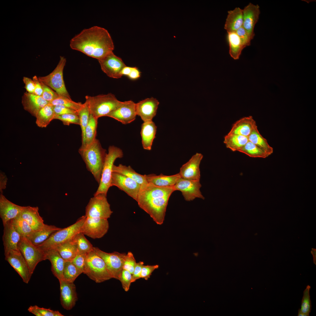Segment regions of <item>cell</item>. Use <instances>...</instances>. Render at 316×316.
Segmentation results:
<instances>
[{"mask_svg": "<svg viewBox=\"0 0 316 316\" xmlns=\"http://www.w3.org/2000/svg\"><path fill=\"white\" fill-rule=\"evenodd\" d=\"M70 45L72 49L98 60L113 52L114 49L108 31L96 26L83 30L71 39Z\"/></svg>", "mask_w": 316, "mask_h": 316, "instance_id": "obj_1", "label": "cell"}, {"mask_svg": "<svg viewBox=\"0 0 316 316\" xmlns=\"http://www.w3.org/2000/svg\"><path fill=\"white\" fill-rule=\"evenodd\" d=\"M174 187H160L148 183L141 186L136 201L139 207L158 225L164 221L168 202Z\"/></svg>", "mask_w": 316, "mask_h": 316, "instance_id": "obj_2", "label": "cell"}, {"mask_svg": "<svg viewBox=\"0 0 316 316\" xmlns=\"http://www.w3.org/2000/svg\"><path fill=\"white\" fill-rule=\"evenodd\" d=\"M78 152L85 164L87 169L99 184L107 154L106 150L102 147L99 141L96 139L89 145L80 147Z\"/></svg>", "mask_w": 316, "mask_h": 316, "instance_id": "obj_3", "label": "cell"}, {"mask_svg": "<svg viewBox=\"0 0 316 316\" xmlns=\"http://www.w3.org/2000/svg\"><path fill=\"white\" fill-rule=\"evenodd\" d=\"M85 98L90 114L98 119L101 117L107 116L121 102L111 93L94 96L86 95Z\"/></svg>", "mask_w": 316, "mask_h": 316, "instance_id": "obj_4", "label": "cell"}, {"mask_svg": "<svg viewBox=\"0 0 316 316\" xmlns=\"http://www.w3.org/2000/svg\"><path fill=\"white\" fill-rule=\"evenodd\" d=\"M86 217L85 215L82 216L73 224L61 229L53 233L48 239L38 246L44 250L54 248L72 240L78 233L81 232Z\"/></svg>", "mask_w": 316, "mask_h": 316, "instance_id": "obj_5", "label": "cell"}, {"mask_svg": "<svg viewBox=\"0 0 316 316\" xmlns=\"http://www.w3.org/2000/svg\"><path fill=\"white\" fill-rule=\"evenodd\" d=\"M83 273L97 283L112 278L103 260L94 250L87 254Z\"/></svg>", "mask_w": 316, "mask_h": 316, "instance_id": "obj_6", "label": "cell"}, {"mask_svg": "<svg viewBox=\"0 0 316 316\" xmlns=\"http://www.w3.org/2000/svg\"><path fill=\"white\" fill-rule=\"evenodd\" d=\"M123 156V152L120 148L114 146H110L107 153L104 164L101 178L98 188L94 196L99 193L107 195L109 188L112 186L111 177L112 169L115 160Z\"/></svg>", "mask_w": 316, "mask_h": 316, "instance_id": "obj_7", "label": "cell"}, {"mask_svg": "<svg viewBox=\"0 0 316 316\" xmlns=\"http://www.w3.org/2000/svg\"><path fill=\"white\" fill-rule=\"evenodd\" d=\"M18 248L25 260L32 274L37 265L47 260L45 250L33 244L25 237L22 236Z\"/></svg>", "mask_w": 316, "mask_h": 316, "instance_id": "obj_8", "label": "cell"}, {"mask_svg": "<svg viewBox=\"0 0 316 316\" xmlns=\"http://www.w3.org/2000/svg\"><path fill=\"white\" fill-rule=\"evenodd\" d=\"M66 59L60 56L59 61L55 69L49 75L38 77L39 80L56 92L59 95L71 98L65 86L63 72Z\"/></svg>", "mask_w": 316, "mask_h": 316, "instance_id": "obj_9", "label": "cell"}, {"mask_svg": "<svg viewBox=\"0 0 316 316\" xmlns=\"http://www.w3.org/2000/svg\"><path fill=\"white\" fill-rule=\"evenodd\" d=\"M113 211L108 202L107 195L99 193L90 199L85 208V215L89 217H99L108 219Z\"/></svg>", "mask_w": 316, "mask_h": 316, "instance_id": "obj_10", "label": "cell"}, {"mask_svg": "<svg viewBox=\"0 0 316 316\" xmlns=\"http://www.w3.org/2000/svg\"><path fill=\"white\" fill-rule=\"evenodd\" d=\"M93 250L103 260L112 278L119 280L126 254L116 251L107 253L95 247Z\"/></svg>", "mask_w": 316, "mask_h": 316, "instance_id": "obj_11", "label": "cell"}, {"mask_svg": "<svg viewBox=\"0 0 316 316\" xmlns=\"http://www.w3.org/2000/svg\"><path fill=\"white\" fill-rule=\"evenodd\" d=\"M7 261L22 278L23 281L28 284L32 274L28 265L21 253L18 250H11L4 253Z\"/></svg>", "mask_w": 316, "mask_h": 316, "instance_id": "obj_12", "label": "cell"}, {"mask_svg": "<svg viewBox=\"0 0 316 316\" xmlns=\"http://www.w3.org/2000/svg\"><path fill=\"white\" fill-rule=\"evenodd\" d=\"M109 227L107 219L87 217L83 226L81 232L92 238H99L106 234Z\"/></svg>", "mask_w": 316, "mask_h": 316, "instance_id": "obj_13", "label": "cell"}, {"mask_svg": "<svg viewBox=\"0 0 316 316\" xmlns=\"http://www.w3.org/2000/svg\"><path fill=\"white\" fill-rule=\"evenodd\" d=\"M98 61L102 70L108 76L118 79L122 76L121 71L126 66L122 59L113 52Z\"/></svg>", "mask_w": 316, "mask_h": 316, "instance_id": "obj_14", "label": "cell"}, {"mask_svg": "<svg viewBox=\"0 0 316 316\" xmlns=\"http://www.w3.org/2000/svg\"><path fill=\"white\" fill-rule=\"evenodd\" d=\"M202 186L200 181L184 179L180 177L174 186L175 191L181 192L185 200L192 201L197 198L204 199L200 188Z\"/></svg>", "mask_w": 316, "mask_h": 316, "instance_id": "obj_15", "label": "cell"}, {"mask_svg": "<svg viewBox=\"0 0 316 316\" xmlns=\"http://www.w3.org/2000/svg\"><path fill=\"white\" fill-rule=\"evenodd\" d=\"M111 184L112 186L117 187L136 201L141 185L135 180L122 174L112 172Z\"/></svg>", "mask_w": 316, "mask_h": 316, "instance_id": "obj_16", "label": "cell"}, {"mask_svg": "<svg viewBox=\"0 0 316 316\" xmlns=\"http://www.w3.org/2000/svg\"><path fill=\"white\" fill-rule=\"evenodd\" d=\"M135 104L131 100L121 102L118 107L108 116L126 124L133 121L137 115Z\"/></svg>", "mask_w": 316, "mask_h": 316, "instance_id": "obj_17", "label": "cell"}, {"mask_svg": "<svg viewBox=\"0 0 316 316\" xmlns=\"http://www.w3.org/2000/svg\"><path fill=\"white\" fill-rule=\"evenodd\" d=\"M203 158V155L196 153L180 169L179 174L181 178L188 180L200 181V165Z\"/></svg>", "mask_w": 316, "mask_h": 316, "instance_id": "obj_18", "label": "cell"}, {"mask_svg": "<svg viewBox=\"0 0 316 316\" xmlns=\"http://www.w3.org/2000/svg\"><path fill=\"white\" fill-rule=\"evenodd\" d=\"M243 22L242 27L246 30L252 40L255 35L254 29L260 14V6L250 3L243 9Z\"/></svg>", "mask_w": 316, "mask_h": 316, "instance_id": "obj_19", "label": "cell"}, {"mask_svg": "<svg viewBox=\"0 0 316 316\" xmlns=\"http://www.w3.org/2000/svg\"><path fill=\"white\" fill-rule=\"evenodd\" d=\"M60 286V300L63 307L67 310L71 309L75 305L78 298L76 286L73 283L61 279Z\"/></svg>", "mask_w": 316, "mask_h": 316, "instance_id": "obj_20", "label": "cell"}, {"mask_svg": "<svg viewBox=\"0 0 316 316\" xmlns=\"http://www.w3.org/2000/svg\"><path fill=\"white\" fill-rule=\"evenodd\" d=\"M159 102L153 97L147 98L135 104L137 115L143 122L152 121L155 116Z\"/></svg>", "mask_w": 316, "mask_h": 316, "instance_id": "obj_21", "label": "cell"}, {"mask_svg": "<svg viewBox=\"0 0 316 316\" xmlns=\"http://www.w3.org/2000/svg\"><path fill=\"white\" fill-rule=\"evenodd\" d=\"M25 206L17 205L9 200L2 193L0 195V216L3 225L15 218L21 212Z\"/></svg>", "mask_w": 316, "mask_h": 316, "instance_id": "obj_22", "label": "cell"}, {"mask_svg": "<svg viewBox=\"0 0 316 316\" xmlns=\"http://www.w3.org/2000/svg\"><path fill=\"white\" fill-rule=\"evenodd\" d=\"M2 240L4 253L11 250H18L22 236L12 224L11 220L3 225Z\"/></svg>", "mask_w": 316, "mask_h": 316, "instance_id": "obj_23", "label": "cell"}, {"mask_svg": "<svg viewBox=\"0 0 316 316\" xmlns=\"http://www.w3.org/2000/svg\"><path fill=\"white\" fill-rule=\"evenodd\" d=\"M22 103L24 110L35 117L39 111L49 103L42 96L26 92L22 97Z\"/></svg>", "mask_w": 316, "mask_h": 316, "instance_id": "obj_24", "label": "cell"}, {"mask_svg": "<svg viewBox=\"0 0 316 316\" xmlns=\"http://www.w3.org/2000/svg\"><path fill=\"white\" fill-rule=\"evenodd\" d=\"M38 211L37 207L25 206L20 214L35 231L40 230L47 225L44 223L43 218L40 215Z\"/></svg>", "mask_w": 316, "mask_h": 316, "instance_id": "obj_25", "label": "cell"}, {"mask_svg": "<svg viewBox=\"0 0 316 316\" xmlns=\"http://www.w3.org/2000/svg\"><path fill=\"white\" fill-rule=\"evenodd\" d=\"M257 126L252 116L245 117L236 121L228 134L248 137Z\"/></svg>", "mask_w": 316, "mask_h": 316, "instance_id": "obj_26", "label": "cell"}, {"mask_svg": "<svg viewBox=\"0 0 316 316\" xmlns=\"http://www.w3.org/2000/svg\"><path fill=\"white\" fill-rule=\"evenodd\" d=\"M44 250L46 259L51 263L52 273L59 281L62 279L65 261L55 249L51 248Z\"/></svg>", "mask_w": 316, "mask_h": 316, "instance_id": "obj_27", "label": "cell"}, {"mask_svg": "<svg viewBox=\"0 0 316 316\" xmlns=\"http://www.w3.org/2000/svg\"><path fill=\"white\" fill-rule=\"evenodd\" d=\"M157 130V127L152 120L144 122L142 124L140 134L142 146L145 150H151Z\"/></svg>", "mask_w": 316, "mask_h": 316, "instance_id": "obj_28", "label": "cell"}, {"mask_svg": "<svg viewBox=\"0 0 316 316\" xmlns=\"http://www.w3.org/2000/svg\"><path fill=\"white\" fill-rule=\"evenodd\" d=\"M243 9L237 7L228 11V15L224 25L227 32H236L243 26Z\"/></svg>", "mask_w": 316, "mask_h": 316, "instance_id": "obj_29", "label": "cell"}, {"mask_svg": "<svg viewBox=\"0 0 316 316\" xmlns=\"http://www.w3.org/2000/svg\"><path fill=\"white\" fill-rule=\"evenodd\" d=\"M148 183L160 187H174L181 177L179 173L170 176L161 174L159 175L154 174L145 175Z\"/></svg>", "mask_w": 316, "mask_h": 316, "instance_id": "obj_30", "label": "cell"}, {"mask_svg": "<svg viewBox=\"0 0 316 316\" xmlns=\"http://www.w3.org/2000/svg\"><path fill=\"white\" fill-rule=\"evenodd\" d=\"M74 238L54 248L57 250L65 261H71L78 253L77 245Z\"/></svg>", "mask_w": 316, "mask_h": 316, "instance_id": "obj_31", "label": "cell"}, {"mask_svg": "<svg viewBox=\"0 0 316 316\" xmlns=\"http://www.w3.org/2000/svg\"><path fill=\"white\" fill-rule=\"evenodd\" d=\"M112 172L125 175L135 180L141 186L148 183L145 175H142L136 172L130 166L120 164L118 166L114 165Z\"/></svg>", "mask_w": 316, "mask_h": 316, "instance_id": "obj_32", "label": "cell"}, {"mask_svg": "<svg viewBox=\"0 0 316 316\" xmlns=\"http://www.w3.org/2000/svg\"><path fill=\"white\" fill-rule=\"evenodd\" d=\"M55 116L53 106L49 103L42 108L37 114L36 123L39 127L46 128L54 119Z\"/></svg>", "mask_w": 316, "mask_h": 316, "instance_id": "obj_33", "label": "cell"}, {"mask_svg": "<svg viewBox=\"0 0 316 316\" xmlns=\"http://www.w3.org/2000/svg\"><path fill=\"white\" fill-rule=\"evenodd\" d=\"M61 229L54 225H47L40 230L35 231L28 239L33 244L38 246L48 239L53 233Z\"/></svg>", "mask_w": 316, "mask_h": 316, "instance_id": "obj_34", "label": "cell"}, {"mask_svg": "<svg viewBox=\"0 0 316 316\" xmlns=\"http://www.w3.org/2000/svg\"><path fill=\"white\" fill-rule=\"evenodd\" d=\"M248 141V137L227 134L224 137L223 142L226 148L233 152H238Z\"/></svg>", "mask_w": 316, "mask_h": 316, "instance_id": "obj_35", "label": "cell"}, {"mask_svg": "<svg viewBox=\"0 0 316 316\" xmlns=\"http://www.w3.org/2000/svg\"><path fill=\"white\" fill-rule=\"evenodd\" d=\"M227 37L229 54L233 59H238L244 49L240 39L236 32H228Z\"/></svg>", "mask_w": 316, "mask_h": 316, "instance_id": "obj_36", "label": "cell"}, {"mask_svg": "<svg viewBox=\"0 0 316 316\" xmlns=\"http://www.w3.org/2000/svg\"><path fill=\"white\" fill-rule=\"evenodd\" d=\"M97 123L98 119L90 114L88 122L85 130L84 143L81 145V147L89 145L96 139Z\"/></svg>", "mask_w": 316, "mask_h": 316, "instance_id": "obj_37", "label": "cell"}, {"mask_svg": "<svg viewBox=\"0 0 316 316\" xmlns=\"http://www.w3.org/2000/svg\"><path fill=\"white\" fill-rule=\"evenodd\" d=\"M249 141L255 144L265 151L269 155L273 152V148L268 143L267 139L260 134L256 127L248 137Z\"/></svg>", "mask_w": 316, "mask_h": 316, "instance_id": "obj_38", "label": "cell"}, {"mask_svg": "<svg viewBox=\"0 0 316 316\" xmlns=\"http://www.w3.org/2000/svg\"><path fill=\"white\" fill-rule=\"evenodd\" d=\"M20 214L15 218L11 220V223L22 236L25 237L28 239L35 231L28 223L22 218Z\"/></svg>", "mask_w": 316, "mask_h": 316, "instance_id": "obj_39", "label": "cell"}, {"mask_svg": "<svg viewBox=\"0 0 316 316\" xmlns=\"http://www.w3.org/2000/svg\"><path fill=\"white\" fill-rule=\"evenodd\" d=\"M238 152L253 158H265L269 156L264 150L249 141Z\"/></svg>", "mask_w": 316, "mask_h": 316, "instance_id": "obj_40", "label": "cell"}, {"mask_svg": "<svg viewBox=\"0 0 316 316\" xmlns=\"http://www.w3.org/2000/svg\"><path fill=\"white\" fill-rule=\"evenodd\" d=\"M82 273V272L72 261H65L62 280L69 282L73 283L76 278Z\"/></svg>", "mask_w": 316, "mask_h": 316, "instance_id": "obj_41", "label": "cell"}, {"mask_svg": "<svg viewBox=\"0 0 316 316\" xmlns=\"http://www.w3.org/2000/svg\"><path fill=\"white\" fill-rule=\"evenodd\" d=\"M49 104L52 106L58 105L64 106L75 111L77 113L83 105L81 102L73 101L71 98L60 95L49 102Z\"/></svg>", "mask_w": 316, "mask_h": 316, "instance_id": "obj_42", "label": "cell"}, {"mask_svg": "<svg viewBox=\"0 0 316 316\" xmlns=\"http://www.w3.org/2000/svg\"><path fill=\"white\" fill-rule=\"evenodd\" d=\"M80 120V125L82 132V145L84 141L85 132V128L88 122L90 114L89 108L86 101L83 103V107L78 112Z\"/></svg>", "mask_w": 316, "mask_h": 316, "instance_id": "obj_43", "label": "cell"}, {"mask_svg": "<svg viewBox=\"0 0 316 316\" xmlns=\"http://www.w3.org/2000/svg\"><path fill=\"white\" fill-rule=\"evenodd\" d=\"M74 239L77 245L78 252L87 254L93 250L94 247L82 232L78 233Z\"/></svg>", "mask_w": 316, "mask_h": 316, "instance_id": "obj_44", "label": "cell"}, {"mask_svg": "<svg viewBox=\"0 0 316 316\" xmlns=\"http://www.w3.org/2000/svg\"><path fill=\"white\" fill-rule=\"evenodd\" d=\"M28 311L37 316H63L58 311L40 307L36 305L30 306Z\"/></svg>", "mask_w": 316, "mask_h": 316, "instance_id": "obj_45", "label": "cell"}, {"mask_svg": "<svg viewBox=\"0 0 316 316\" xmlns=\"http://www.w3.org/2000/svg\"><path fill=\"white\" fill-rule=\"evenodd\" d=\"M311 286L308 285L303 292V296L301 301L300 311L308 316H309V313L311 309V302L310 299V291Z\"/></svg>", "mask_w": 316, "mask_h": 316, "instance_id": "obj_46", "label": "cell"}, {"mask_svg": "<svg viewBox=\"0 0 316 316\" xmlns=\"http://www.w3.org/2000/svg\"><path fill=\"white\" fill-rule=\"evenodd\" d=\"M54 119L61 121L64 125L73 124L80 125V120L77 113H68L55 116Z\"/></svg>", "mask_w": 316, "mask_h": 316, "instance_id": "obj_47", "label": "cell"}, {"mask_svg": "<svg viewBox=\"0 0 316 316\" xmlns=\"http://www.w3.org/2000/svg\"><path fill=\"white\" fill-rule=\"evenodd\" d=\"M136 263L133 254L131 252H129L126 254L125 256L123 265V269L128 270L132 274Z\"/></svg>", "mask_w": 316, "mask_h": 316, "instance_id": "obj_48", "label": "cell"}, {"mask_svg": "<svg viewBox=\"0 0 316 316\" xmlns=\"http://www.w3.org/2000/svg\"><path fill=\"white\" fill-rule=\"evenodd\" d=\"M132 274L128 271L123 269L119 280L125 291H128L132 283Z\"/></svg>", "mask_w": 316, "mask_h": 316, "instance_id": "obj_49", "label": "cell"}, {"mask_svg": "<svg viewBox=\"0 0 316 316\" xmlns=\"http://www.w3.org/2000/svg\"><path fill=\"white\" fill-rule=\"evenodd\" d=\"M41 82L43 89L42 95L43 98L49 103L58 97L59 95L50 87Z\"/></svg>", "mask_w": 316, "mask_h": 316, "instance_id": "obj_50", "label": "cell"}, {"mask_svg": "<svg viewBox=\"0 0 316 316\" xmlns=\"http://www.w3.org/2000/svg\"><path fill=\"white\" fill-rule=\"evenodd\" d=\"M236 32L239 37L244 48L250 45L251 40H252L247 32L242 26L237 30Z\"/></svg>", "mask_w": 316, "mask_h": 316, "instance_id": "obj_51", "label": "cell"}, {"mask_svg": "<svg viewBox=\"0 0 316 316\" xmlns=\"http://www.w3.org/2000/svg\"><path fill=\"white\" fill-rule=\"evenodd\" d=\"M87 254L80 253L78 252V253L71 261L73 264L83 273L84 271Z\"/></svg>", "mask_w": 316, "mask_h": 316, "instance_id": "obj_52", "label": "cell"}, {"mask_svg": "<svg viewBox=\"0 0 316 316\" xmlns=\"http://www.w3.org/2000/svg\"><path fill=\"white\" fill-rule=\"evenodd\" d=\"M158 265H143L142 266L140 274V278L147 280L149 278L153 272L158 268Z\"/></svg>", "mask_w": 316, "mask_h": 316, "instance_id": "obj_53", "label": "cell"}, {"mask_svg": "<svg viewBox=\"0 0 316 316\" xmlns=\"http://www.w3.org/2000/svg\"><path fill=\"white\" fill-rule=\"evenodd\" d=\"M53 106L55 117L68 113L78 114L75 111L62 105H58Z\"/></svg>", "mask_w": 316, "mask_h": 316, "instance_id": "obj_54", "label": "cell"}, {"mask_svg": "<svg viewBox=\"0 0 316 316\" xmlns=\"http://www.w3.org/2000/svg\"><path fill=\"white\" fill-rule=\"evenodd\" d=\"M23 80L27 92L33 94L35 89V83L33 80L29 78L24 77Z\"/></svg>", "mask_w": 316, "mask_h": 316, "instance_id": "obj_55", "label": "cell"}, {"mask_svg": "<svg viewBox=\"0 0 316 316\" xmlns=\"http://www.w3.org/2000/svg\"><path fill=\"white\" fill-rule=\"evenodd\" d=\"M144 262L142 261H140L136 263L133 272L132 274V283L134 282L140 278L142 268Z\"/></svg>", "mask_w": 316, "mask_h": 316, "instance_id": "obj_56", "label": "cell"}, {"mask_svg": "<svg viewBox=\"0 0 316 316\" xmlns=\"http://www.w3.org/2000/svg\"><path fill=\"white\" fill-rule=\"evenodd\" d=\"M32 80L35 83V89L33 94L37 95L42 96L43 89L41 82L36 75L33 77Z\"/></svg>", "mask_w": 316, "mask_h": 316, "instance_id": "obj_57", "label": "cell"}, {"mask_svg": "<svg viewBox=\"0 0 316 316\" xmlns=\"http://www.w3.org/2000/svg\"><path fill=\"white\" fill-rule=\"evenodd\" d=\"M140 76V72L136 67H132L131 70L128 77L132 80L138 78Z\"/></svg>", "mask_w": 316, "mask_h": 316, "instance_id": "obj_58", "label": "cell"}, {"mask_svg": "<svg viewBox=\"0 0 316 316\" xmlns=\"http://www.w3.org/2000/svg\"><path fill=\"white\" fill-rule=\"evenodd\" d=\"M0 191L1 193L3 190L6 188L7 178L4 173L1 171L0 174Z\"/></svg>", "mask_w": 316, "mask_h": 316, "instance_id": "obj_59", "label": "cell"}, {"mask_svg": "<svg viewBox=\"0 0 316 316\" xmlns=\"http://www.w3.org/2000/svg\"><path fill=\"white\" fill-rule=\"evenodd\" d=\"M132 69V67L126 66L123 68L121 71V75L128 76L130 74Z\"/></svg>", "mask_w": 316, "mask_h": 316, "instance_id": "obj_60", "label": "cell"}, {"mask_svg": "<svg viewBox=\"0 0 316 316\" xmlns=\"http://www.w3.org/2000/svg\"><path fill=\"white\" fill-rule=\"evenodd\" d=\"M311 253L313 255V262L314 263L316 264V249L314 248H312Z\"/></svg>", "mask_w": 316, "mask_h": 316, "instance_id": "obj_61", "label": "cell"}, {"mask_svg": "<svg viewBox=\"0 0 316 316\" xmlns=\"http://www.w3.org/2000/svg\"><path fill=\"white\" fill-rule=\"evenodd\" d=\"M298 316H308L302 313L300 310V309L299 308L298 310Z\"/></svg>", "mask_w": 316, "mask_h": 316, "instance_id": "obj_62", "label": "cell"}]
</instances>
